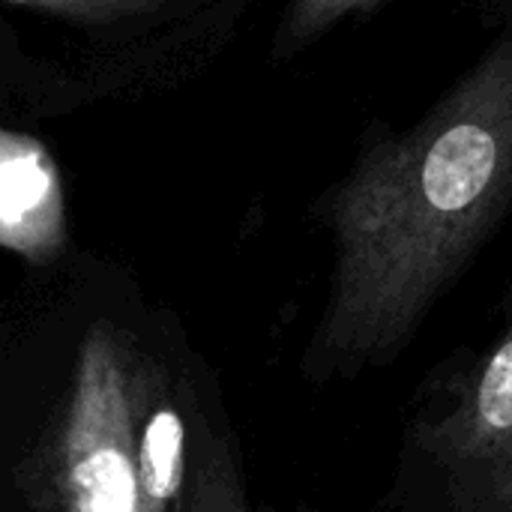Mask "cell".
Segmentation results:
<instances>
[{
	"instance_id": "9",
	"label": "cell",
	"mask_w": 512,
	"mask_h": 512,
	"mask_svg": "<svg viewBox=\"0 0 512 512\" xmlns=\"http://www.w3.org/2000/svg\"><path fill=\"white\" fill-rule=\"evenodd\" d=\"M480 512H512V501H507V504H498V507H489V510H480Z\"/></svg>"
},
{
	"instance_id": "1",
	"label": "cell",
	"mask_w": 512,
	"mask_h": 512,
	"mask_svg": "<svg viewBox=\"0 0 512 512\" xmlns=\"http://www.w3.org/2000/svg\"><path fill=\"white\" fill-rule=\"evenodd\" d=\"M512 201V27L411 132L375 144L336 189V267L306 369L390 363Z\"/></svg>"
},
{
	"instance_id": "3",
	"label": "cell",
	"mask_w": 512,
	"mask_h": 512,
	"mask_svg": "<svg viewBox=\"0 0 512 512\" xmlns=\"http://www.w3.org/2000/svg\"><path fill=\"white\" fill-rule=\"evenodd\" d=\"M417 444L444 471L453 512L512 501V300L495 351L465 375L450 408L420 426Z\"/></svg>"
},
{
	"instance_id": "4",
	"label": "cell",
	"mask_w": 512,
	"mask_h": 512,
	"mask_svg": "<svg viewBox=\"0 0 512 512\" xmlns=\"http://www.w3.org/2000/svg\"><path fill=\"white\" fill-rule=\"evenodd\" d=\"M0 246L48 261L63 246V195L54 162L24 135L0 132Z\"/></svg>"
},
{
	"instance_id": "8",
	"label": "cell",
	"mask_w": 512,
	"mask_h": 512,
	"mask_svg": "<svg viewBox=\"0 0 512 512\" xmlns=\"http://www.w3.org/2000/svg\"><path fill=\"white\" fill-rule=\"evenodd\" d=\"M372 3H378V0H294L285 15L279 51L285 54V51L303 48L309 39L330 30L342 15H348L354 9H366Z\"/></svg>"
},
{
	"instance_id": "5",
	"label": "cell",
	"mask_w": 512,
	"mask_h": 512,
	"mask_svg": "<svg viewBox=\"0 0 512 512\" xmlns=\"http://www.w3.org/2000/svg\"><path fill=\"white\" fill-rule=\"evenodd\" d=\"M144 399L138 417L141 429L135 435V456H138V477H141L147 512H180L189 483L186 423L180 408L168 396L156 399L147 411H144Z\"/></svg>"
},
{
	"instance_id": "7",
	"label": "cell",
	"mask_w": 512,
	"mask_h": 512,
	"mask_svg": "<svg viewBox=\"0 0 512 512\" xmlns=\"http://www.w3.org/2000/svg\"><path fill=\"white\" fill-rule=\"evenodd\" d=\"M6 3L42 9L84 24H117V21H138L156 15L171 0H6Z\"/></svg>"
},
{
	"instance_id": "6",
	"label": "cell",
	"mask_w": 512,
	"mask_h": 512,
	"mask_svg": "<svg viewBox=\"0 0 512 512\" xmlns=\"http://www.w3.org/2000/svg\"><path fill=\"white\" fill-rule=\"evenodd\" d=\"M180 512H252L246 498L243 471L231 444L201 423L195 465H189V483Z\"/></svg>"
},
{
	"instance_id": "2",
	"label": "cell",
	"mask_w": 512,
	"mask_h": 512,
	"mask_svg": "<svg viewBox=\"0 0 512 512\" xmlns=\"http://www.w3.org/2000/svg\"><path fill=\"white\" fill-rule=\"evenodd\" d=\"M144 381L108 324L78 348L72 399L60 435V483L69 512H147L135 435Z\"/></svg>"
}]
</instances>
